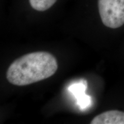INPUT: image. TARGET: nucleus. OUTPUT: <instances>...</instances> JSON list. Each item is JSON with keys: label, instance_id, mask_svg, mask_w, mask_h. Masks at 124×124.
<instances>
[{"label": "nucleus", "instance_id": "1", "mask_svg": "<svg viewBox=\"0 0 124 124\" xmlns=\"http://www.w3.org/2000/svg\"><path fill=\"white\" fill-rule=\"evenodd\" d=\"M58 69V61L52 54L32 52L12 62L7 71V79L13 85L27 86L52 77Z\"/></svg>", "mask_w": 124, "mask_h": 124}, {"label": "nucleus", "instance_id": "4", "mask_svg": "<svg viewBox=\"0 0 124 124\" xmlns=\"http://www.w3.org/2000/svg\"><path fill=\"white\" fill-rule=\"evenodd\" d=\"M91 124H124V112L117 110L105 111L94 118Z\"/></svg>", "mask_w": 124, "mask_h": 124}, {"label": "nucleus", "instance_id": "2", "mask_svg": "<svg viewBox=\"0 0 124 124\" xmlns=\"http://www.w3.org/2000/svg\"><path fill=\"white\" fill-rule=\"evenodd\" d=\"M98 5L104 25L116 29L124 24V0H98Z\"/></svg>", "mask_w": 124, "mask_h": 124}, {"label": "nucleus", "instance_id": "3", "mask_svg": "<svg viewBox=\"0 0 124 124\" xmlns=\"http://www.w3.org/2000/svg\"><path fill=\"white\" fill-rule=\"evenodd\" d=\"M87 86V82L83 80L71 85L69 87V91L75 97L77 105L82 109L89 108L91 105L90 96L86 95L85 93Z\"/></svg>", "mask_w": 124, "mask_h": 124}, {"label": "nucleus", "instance_id": "5", "mask_svg": "<svg viewBox=\"0 0 124 124\" xmlns=\"http://www.w3.org/2000/svg\"><path fill=\"white\" fill-rule=\"evenodd\" d=\"M31 7L37 11H46L55 4L57 0H29Z\"/></svg>", "mask_w": 124, "mask_h": 124}]
</instances>
